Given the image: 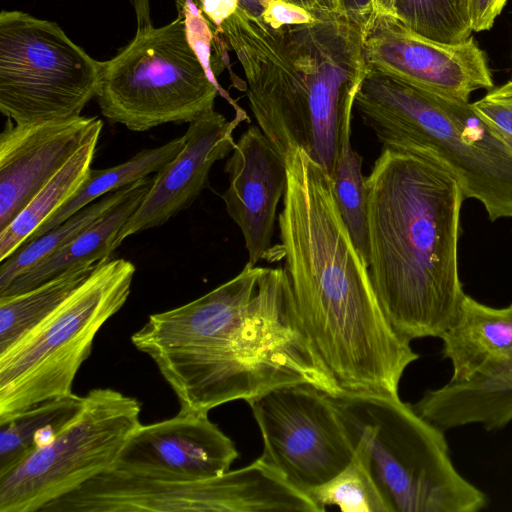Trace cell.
Here are the masks:
<instances>
[{
    "mask_svg": "<svg viewBox=\"0 0 512 512\" xmlns=\"http://www.w3.org/2000/svg\"><path fill=\"white\" fill-rule=\"evenodd\" d=\"M200 11L218 28L238 8L239 0H195Z\"/></svg>",
    "mask_w": 512,
    "mask_h": 512,
    "instance_id": "obj_32",
    "label": "cell"
},
{
    "mask_svg": "<svg viewBox=\"0 0 512 512\" xmlns=\"http://www.w3.org/2000/svg\"><path fill=\"white\" fill-rule=\"evenodd\" d=\"M101 67L57 23L2 10L0 111L14 123L79 116L97 96Z\"/></svg>",
    "mask_w": 512,
    "mask_h": 512,
    "instance_id": "obj_9",
    "label": "cell"
},
{
    "mask_svg": "<svg viewBox=\"0 0 512 512\" xmlns=\"http://www.w3.org/2000/svg\"><path fill=\"white\" fill-rule=\"evenodd\" d=\"M153 178L148 176L134 182L119 202L67 245L14 279L0 291V297L26 292L69 269L109 259L116 249L115 240L118 233L140 206L153 183Z\"/></svg>",
    "mask_w": 512,
    "mask_h": 512,
    "instance_id": "obj_20",
    "label": "cell"
},
{
    "mask_svg": "<svg viewBox=\"0 0 512 512\" xmlns=\"http://www.w3.org/2000/svg\"><path fill=\"white\" fill-rule=\"evenodd\" d=\"M264 267L249 262L232 279L174 309L155 313L133 335L171 387L180 409L209 413L229 334L246 313Z\"/></svg>",
    "mask_w": 512,
    "mask_h": 512,
    "instance_id": "obj_11",
    "label": "cell"
},
{
    "mask_svg": "<svg viewBox=\"0 0 512 512\" xmlns=\"http://www.w3.org/2000/svg\"><path fill=\"white\" fill-rule=\"evenodd\" d=\"M98 139L99 137H95L80 148L14 221L0 232V261L21 247L27 238L81 187L90 173Z\"/></svg>",
    "mask_w": 512,
    "mask_h": 512,
    "instance_id": "obj_23",
    "label": "cell"
},
{
    "mask_svg": "<svg viewBox=\"0 0 512 512\" xmlns=\"http://www.w3.org/2000/svg\"><path fill=\"white\" fill-rule=\"evenodd\" d=\"M393 16L413 33L458 44L472 36L468 0H393Z\"/></svg>",
    "mask_w": 512,
    "mask_h": 512,
    "instance_id": "obj_26",
    "label": "cell"
},
{
    "mask_svg": "<svg viewBox=\"0 0 512 512\" xmlns=\"http://www.w3.org/2000/svg\"><path fill=\"white\" fill-rule=\"evenodd\" d=\"M229 185L222 195L230 218L240 228L255 265L271 247L279 201L287 184V164L259 126H251L235 142L225 164Z\"/></svg>",
    "mask_w": 512,
    "mask_h": 512,
    "instance_id": "obj_17",
    "label": "cell"
},
{
    "mask_svg": "<svg viewBox=\"0 0 512 512\" xmlns=\"http://www.w3.org/2000/svg\"><path fill=\"white\" fill-rule=\"evenodd\" d=\"M362 162V156L352 148L350 136H347L331 184L342 220L354 245L369 266L367 190L361 170Z\"/></svg>",
    "mask_w": 512,
    "mask_h": 512,
    "instance_id": "obj_27",
    "label": "cell"
},
{
    "mask_svg": "<svg viewBox=\"0 0 512 512\" xmlns=\"http://www.w3.org/2000/svg\"><path fill=\"white\" fill-rule=\"evenodd\" d=\"M365 185L368 268L381 309L410 341L440 338L466 294L458 265L463 191L434 160L388 148Z\"/></svg>",
    "mask_w": 512,
    "mask_h": 512,
    "instance_id": "obj_3",
    "label": "cell"
},
{
    "mask_svg": "<svg viewBox=\"0 0 512 512\" xmlns=\"http://www.w3.org/2000/svg\"><path fill=\"white\" fill-rule=\"evenodd\" d=\"M354 108L383 148L434 160L489 220L512 218V149L472 103L367 68Z\"/></svg>",
    "mask_w": 512,
    "mask_h": 512,
    "instance_id": "obj_4",
    "label": "cell"
},
{
    "mask_svg": "<svg viewBox=\"0 0 512 512\" xmlns=\"http://www.w3.org/2000/svg\"><path fill=\"white\" fill-rule=\"evenodd\" d=\"M285 161L280 252L305 331L339 394L398 398L401 378L419 355L381 309L330 176L302 149Z\"/></svg>",
    "mask_w": 512,
    "mask_h": 512,
    "instance_id": "obj_1",
    "label": "cell"
},
{
    "mask_svg": "<svg viewBox=\"0 0 512 512\" xmlns=\"http://www.w3.org/2000/svg\"><path fill=\"white\" fill-rule=\"evenodd\" d=\"M262 18L273 26L307 23L314 20L308 11L279 0H272L261 14Z\"/></svg>",
    "mask_w": 512,
    "mask_h": 512,
    "instance_id": "obj_30",
    "label": "cell"
},
{
    "mask_svg": "<svg viewBox=\"0 0 512 512\" xmlns=\"http://www.w3.org/2000/svg\"><path fill=\"white\" fill-rule=\"evenodd\" d=\"M140 402L112 388L84 396L81 411L48 443L0 476V512H40L113 468L140 423Z\"/></svg>",
    "mask_w": 512,
    "mask_h": 512,
    "instance_id": "obj_10",
    "label": "cell"
},
{
    "mask_svg": "<svg viewBox=\"0 0 512 512\" xmlns=\"http://www.w3.org/2000/svg\"><path fill=\"white\" fill-rule=\"evenodd\" d=\"M237 457L234 442L208 413L180 409L172 418L140 424L112 469L151 478L198 480L228 472Z\"/></svg>",
    "mask_w": 512,
    "mask_h": 512,
    "instance_id": "obj_14",
    "label": "cell"
},
{
    "mask_svg": "<svg viewBox=\"0 0 512 512\" xmlns=\"http://www.w3.org/2000/svg\"><path fill=\"white\" fill-rule=\"evenodd\" d=\"M390 512H478L486 493L454 465L442 429L400 398L330 395Z\"/></svg>",
    "mask_w": 512,
    "mask_h": 512,
    "instance_id": "obj_5",
    "label": "cell"
},
{
    "mask_svg": "<svg viewBox=\"0 0 512 512\" xmlns=\"http://www.w3.org/2000/svg\"><path fill=\"white\" fill-rule=\"evenodd\" d=\"M364 58L368 69L464 101L477 90L494 87L486 53L473 36L458 44L435 42L390 14L372 12L368 18Z\"/></svg>",
    "mask_w": 512,
    "mask_h": 512,
    "instance_id": "obj_13",
    "label": "cell"
},
{
    "mask_svg": "<svg viewBox=\"0 0 512 512\" xmlns=\"http://www.w3.org/2000/svg\"><path fill=\"white\" fill-rule=\"evenodd\" d=\"M247 403L263 439L259 458L308 496L352 460L354 447L330 394L293 384Z\"/></svg>",
    "mask_w": 512,
    "mask_h": 512,
    "instance_id": "obj_12",
    "label": "cell"
},
{
    "mask_svg": "<svg viewBox=\"0 0 512 512\" xmlns=\"http://www.w3.org/2000/svg\"><path fill=\"white\" fill-rule=\"evenodd\" d=\"M308 11L313 17L342 12L339 0H279Z\"/></svg>",
    "mask_w": 512,
    "mask_h": 512,
    "instance_id": "obj_33",
    "label": "cell"
},
{
    "mask_svg": "<svg viewBox=\"0 0 512 512\" xmlns=\"http://www.w3.org/2000/svg\"><path fill=\"white\" fill-rule=\"evenodd\" d=\"M131 185L110 192L90 203L58 226L23 244L12 255L1 261L0 291L4 290L14 279L75 239L119 202L128 193Z\"/></svg>",
    "mask_w": 512,
    "mask_h": 512,
    "instance_id": "obj_25",
    "label": "cell"
},
{
    "mask_svg": "<svg viewBox=\"0 0 512 512\" xmlns=\"http://www.w3.org/2000/svg\"><path fill=\"white\" fill-rule=\"evenodd\" d=\"M135 271L122 258L96 263L52 314L0 353V420L73 393L98 331L126 303Z\"/></svg>",
    "mask_w": 512,
    "mask_h": 512,
    "instance_id": "obj_6",
    "label": "cell"
},
{
    "mask_svg": "<svg viewBox=\"0 0 512 512\" xmlns=\"http://www.w3.org/2000/svg\"><path fill=\"white\" fill-rule=\"evenodd\" d=\"M512 80V79H511Z\"/></svg>",
    "mask_w": 512,
    "mask_h": 512,
    "instance_id": "obj_38",
    "label": "cell"
},
{
    "mask_svg": "<svg viewBox=\"0 0 512 512\" xmlns=\"http://www.w3.org/2000/svg\"><path fill=\"white\" fill-rule=\"evenodd\" d=\"M342 12L359 20L367 21L374 11V0H339Z\"/></svg>",
    "mask_w": 512,
    "mask_h": 512,
    "instance_id": "obj_34",
    "label": "cell"
},
{
    "mask_svg": "<svg viewBox=\"0 0 512 512\" xmlns=\"http://www.w3.org/2000/svg\"><path fill=\"white\" fill-rule=\"evenodd\" d=\"M440 339L442 356L452 366L449 381H467L512 349V303L492 307L465 294Z\"/></svg>",
    "mask_w": 512,
    "mask_h": 512,
    "instance_id": "obj_19",
    "label": "cell"
},
{
    "mask_svg": "<svg viewBox=\"0 0 512 512\" xmlns=\"http://www.w3.org/2000/svg\"><path fill=\"white\" fill-rule=\"evenodd\" d=\"M183 136L156 148L143 149L127 161L105 169H92L81 187L57 211L48 217L23 243L58 226L80 209L102 196L121 189L161 170L184 147Z\"/></svg>",
    "mask_w": 512,
    "mask_h": 512,
    "instance_id": "obj_22",
    "label": "cell"
},
{
    "mask_svg": "<svg viewBox=\"0 0 512 512\" xmlns=\"http://www.w3.org/2000/svg\"><path fill=\"white\" fill-rule=\"evenodd\" d=\"M272 0H239V7L256 15H261Z\"/></svg>",
    "mask_w": 512,
    "mask_h": 512,
    "instance_id": "obj_35",
    "label": "cell"
},
{
    "mask_svg": "<svg viewBox=\"0 0 512 512\" xmlns=\"http://www.w3.org/2000/svg\"><path fill=\"white\" fill-rule=\"evenodd\" d=\"M95 265L69 269L26 292L0 297V353L52 314L84 282Z\"/></svg>",
    "mask_w": 512,
    "mask_h": 512,
    "instance_id": "obj_24",
    "label": "cell"
},
{
    "mask_svg": "<svg viewBox=\"0 0 512 512\" xmlns=\"http://www.w3.org/2000/svg\"><path fill=\"white\" fill-rule=\"evenodd\" d=\"M393 15V0H374V11Z\"/></svg>",
    "mask_w": 512,
    "mask_h": 512,
    "instance_id": "obj_36",
    "label": "cell"
},
{
    "mask_svg": "<svg viewBox=\"0 0 512 512\" xmlns=\"http://www.w3.org/2000/svg\"><path fill=\"white\" fill-rule=\"evenodd\" d=\"M488 126L512 149V80L493 87L472 103Z\"/></svg>",
    "mask_w": 512,
    "mask_h": 512,
    "instance_id": "obj_29",
    "label": "cell"
},
{
    "mask_svg": "<svg viewBox=\"0 0 512 512\" xmlns=\"http://www.w3.org/2000/svg\"><path fill=\"white\" fill-rule=\"evenodd\" d=\"M309 496L322 512L327 506H337L343 512H390L358 449L343 470Z\"/></svg>",
    "mask_w": 512,
    "mask_h": 512,
    "instance_id": "obj_28",
    "label": "cell"
},
{
    "mask_svg": "<svg viewBox=\"0 0 512 512\" xmlns=\"http://www.w3.org/2000/svg\"><path fill=\"white\" fill-rule=\"evenodd\" d=\"M245 117L241 109L232 120L212 110L189 123L184 147L154 176L140 206L118 233L115 248L127 237L159 227L191 206L207 186L213 164L232 152L233 132Z\"/></svg>",
    "mask_w": 512,
    "mask_h": 512,
    "instance_id": "obj_16",
    "label": "cell"
},
{
    "mask_svg": "<svg viewBox=\"0 0 512 512\" xmlns=\"http://www.w3.org/2000/svg\"><path fill=\"white\" fill-rule=\"evenodd\" d=\"M413 409L443 431L478 424L488 431L512 421V349L483 373L425 391Z\"/></svg>",
    "mask_w": 512,
    "mask_h": 512,
    "instance_id": "obj_18",
    "label": "cell"
},
{
    "mask_svg": "<svg viewBox=\"0 0 512 512\" xmlns=\"http://www.w3.org/2000/svg\"><path fill=\"white\" fill-rule=\"evenodd\" d=\"M320 512L260 458L198 479H161L108 469L40 512Z\"/></svg>",
    "mask_w": 512,
    "mask_h": 512,
    "instance_id": "obj_8",
    "label": "cell"
},
{
    "mask_svg": "<svg viewBox=\"0 0 512 512\" xmlns=\"http://www.w3.org/2000/svg\"><path fill=\"white\" fill-rule=\"evenodd\" d=\"M367 21L344 12L273 26L239 7L218 28L246 79L257 124L286 159L304 150L330 176L367 73Z\"/></svg>",
    "mask_w": 512,
    "mask_h": 512,
    "instance_id": "obj_2",
    "label": "cell"
},
{
    "mask_svg": "<svg viewBox=\"0 0 512 512\" xmlns=\"http://www.w3.org/2000/svg\"><path fill=\"white\" fill-rule=\"evenodd\" d=\"M135 6L137 8L138 15L144 14V10L148 14V1L147 0H135Z\"/></svg>",
    "mask_w": 512,
    "mask_h": 512,
    "instance_id": "obj_37",
    "label": "cell"
},
{
    "mask_svg": "<svg viewBox=\"0 0 512 512\" xmlns=\"http://www.w3.org/2000/svg\"><path fill=\"white\" fill-rule=\"evenodd\" d=\"M74 393L32 405L0 420V476L48 443L82 409Z\"/></svg>",
    "mask_w": 512,
    "mask_h": 512,
    "instance_id": "obj_21",
    "label": "cell"
},
{
    "mask_svg": "<svg viewBox=\"0 0 512 512\" xmlns=\"http://www.w3.org/2000/svg\"><path fill=\"white\" fill-rule=\"evenodd\" d=\"M183 14L162 27H139L124 49L102 62L96 98L107 120L144 132L214 110L218 87Z\"/></svg>",
    "mask_w": 512,
    "mask_h": 512,
    "instance_id": "obj_7",
    "label": "cell"
},
{
    "mask_svg": "<svg viewBox=\"0 0 512 512\" xmlns=\"http://www.w3.org/2000/svg\"><path fill=\"white\" fill-rule=\"evenodd\" d=\"M508 0H468L473 32L492 28Z\"/></svg>",
    "mask_w": 512,
    "mask_h": 512,
    "instance_id": "obj_31",
    "label": "cell"
},
{
    "mask_svg": "<svg viewBox=\"0 0 512 512\" xmlns=\"http://www.w3.org/2000/svg\"><path fill=\"white\" fill-rule=\"evenodd\" d=\"M102 128L94 116L25 124L8 119L0 135V232Z\"/></svg>",
    "mask_w": 512,
    "mask_h": 512,
    "instance_id": "obj_15",
    "label": "cell"
}]
</instances>
